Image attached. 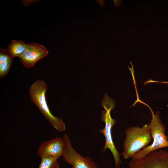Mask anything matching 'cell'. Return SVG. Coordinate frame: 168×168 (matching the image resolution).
<instances>
[{"label":"cell","instance_id":"obj_3","mask_svg":"<svg viewBox=\"0 0 168 168\" xmlns=\"http://www.w3.org/2000/svg\"><path fill=\"white\" fill-rule=\"evenodd\" d=\"M101 105L104 110L101 111L100 118L105 123V127L99 130V132L104 136L105 139V145L102 151L105 152L106 149H109L114 158L115 167L119 168L122 161L119 152L113 140L112 135V128L116 123V119H113L110 114L111 111L115 108V101L111 99L106 98L102 100Z\"/></svg>","mask_w":168,"mask_h":168},{"label":"cell","instance_id":"obj_2","mask_svg":"<svg viewBox=\"0 0 168 168\" xmlns=\"http://www.w3.org/2000/svg\"><path fill=\"white\" fill-rule=\"evenodd\" d=\"M125 134L126 138L123 144L124 150L121 154L125 159L132 158L152 140L151 130L147 124L141 128L130 127L126 129Z\"/></svg>","mask_w":168,"mask_h":168},{"label":"cell","instance_id":"obj_11","mask_svg":"<svg viewBox=\"0 0 168 168\" xmlns=\"http://www.w3.org/2000/svg\"><path fill=\"white\" fill-rule=\"evenodd\" d=\"M41 158L38 168H60L58 160L51 156H47Z\"/></svg>","mask_w":168,"mask_h":168},{"label":"cell","instance_id":"obj_1","mask_svg":"<svg viewBox=\"0 0 168 168\" xmlns=\"http://www.w3.org/2000/svg\"><path fill=\"white\" fill-rule=\"evenodd\" d=\"M48 85L41 79L37 80L30 86L28 92L30 100L38 107L41 113L57 131H65L66 127L62 119L53 115L49 108L46 97Z\"/></svg>","mask_w":168,"mask_h":168},{"label":"cell","instance_id":"obj_8","mask_svg":"<svg viewBox=\"0 0 168 168\" xmlns=\"http://www.w3.org/2000/svg\"><path fill=\"white\" fill-rule=\"evenodd\" d=\"M48 54L44 46L37 43H30L27 44L26 50L19 57L20 60L26 68H30Z\"/></svg>","mask_w":168,"mask_h":168},{"label":"cell","instance_id":"obj_6","mask_svg":"<svg viewBox=\"0 0 168 168\" xmlns=\"http://www.w3.org/2000/svg\"><path fill=\"white\" fill-rule=\"evenodd\" d=\"M128 168H168V151L157 150L141 159H131Z\"/></svg>","mask_w":168,"mask_h":168},{"label":"cell","instance_id":"obj_5","mask_svg":"<svg viewBox=\"0 0 168 168\" xmlns=\"http://www.w3.org/2000/svg\"><path fill=\"white\" fill-rule=\"evenodd\" d=\"M63 138L64 147L62 156L65 162L72 165V168H98L90 157H84L75 150L67 134H64Z\"/></svg>","mask_w":168,"mask_h":168},{"label":"cell","instance_id":"obj_10","mask_svg":"<svg viewBox=\"0 0 168 168\" xmlns=\"http://www.w3.org/2000/svg\"><path fill=\"white\" fill-rule=\"evenodd\" d=\"M27 45L22 40H12L8 44L7 49L13 58H19L26 50Z\"/></svg>","mask_w":168,"mask_h":168},{"label":"cell","instance_id":"obj_12","mask_svg":"<svg viewBox=\"0 0 168 168\" xmlns=\"http://www.w3.org/2000/svg\"><path fill=\"white\" fill-rule=\"evenodd\" d=\"M97 1V2L99 3L101 7H104L105 5L103 0H98Z\"/></svg>","mask_w":168,"mask_h":168},{"label":"cell","instance_id":"obj_7","mask_svg":"<svg viewBox=\"0 0 168 168\" xmlns=\"http://www.w3.org/2000/svg\"><path fill=\"white\" fill-rule=\"evenodd\" d=\"M64 147L63 138L59 137L43 141L39 145L37 154L40 158L51 156L58 159L63 156Z\"/></svg>","mask_w":168,"mask_h":168},{"label":"cell","instance_id":"obj_13","mask_svg":"<svg viewBox=\"0 0 168 168\" xmlns=\"http://www.w3.org/2000/svg\"></svg>","mask_w":168,"mask_h":168},{"label":"cell","instance_id":"obj_9","mask_svg":"<svg viewBox=\"0 0 168 168\" xmlns=\"http://www.w3.org/2000/svg\"><path fill=\"white\" fill-rule=\"evenodd\" d=\"M13 58L7 49H0V78H2L8 73L13 61Z\"/></svg>","mask_w":168,"mask_h":168},{"label":"cell","instance_id":"obj_4","mask_svg":"<svg viewBox=\"0 0 168 168\" xmlns=\"http://www.w3.org/2000/svg\"><path fill=\"white\" fill-rule=\"evenodd\" d=\"M152 114V119L148 124L153 139L152 144L142 149L134 155L132 158L133 160L141 159L149 153L165 147H168V140L165 135L166 128L162 123L159 111L154 114L149 107Z\"/></svg>","mask_w":168,"mask_h":168}]
</instances>
